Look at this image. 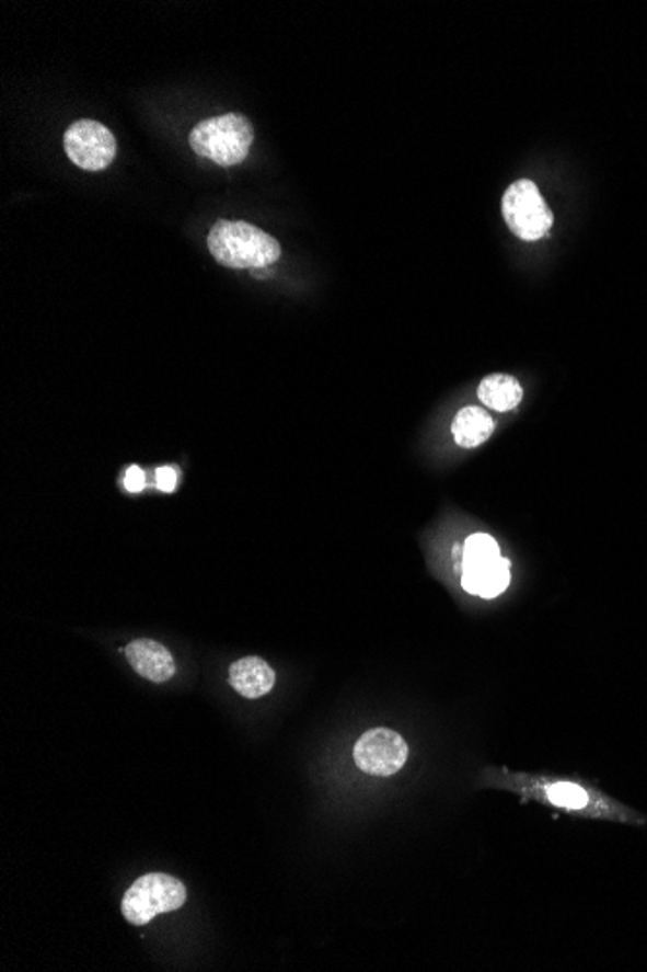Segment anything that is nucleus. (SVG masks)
<instances>
[{"label": "nucleus", "instance_id": "f257e3e1", "mask_svg": "<svg viewBox=\"0 0 647 972\" xmlns=\"http://www.w3.org/2000/svg\"><path fill=\"white\" fill-rule=\"evenodd\" d=\"M208 249L223 266L246 271L278 263L281 247L274 237L246 221L219 220L208 236Z\"/></svg>", "mask_w": 647, "mask_h": 972}, {"label": "nucleus", "instance_id": "f03ea898", "mask_svg": "<svg viewBox=\"0 0 647 972\" xmlns=\"http://www.w3.org/2000/svg\"><path fill=\"white\" fill-rule=\"evenodd\" d=\"M253 127L243 115H221L203 121L190 133L194 152L218 165H236L249 156L253 146Z\"/></svg>", "mask_w": 647, "mask_h": 972}, {"label": "nucleus", "instance_id": "7ed1b4c3", "mask_svg": "<svg viewBox=\"0 0 647 972\" xmlns=\"http://www.w3.org/2000/svg\"><path fill=\"white\" fill-rule=\"evenodd\" d=\"M186 903V888L167 873H148L136 880L123 899V914L130 924L143 926L158 914L173 913Z\"/></svg>", "mask_w": 647, "mask_h": 972}, {"label": "nucleus", "instance_id": "20e7f679", "mask_svg": "<svg viewBox=\"0 0 647 972\" xmlns=\"http://www.w3.org/2000/svg\"><path fill=\"white\" fill-rule=\"evenodd\" d=\"M502 214L513 236L523 241H538L553 226V214L530 179H521L508 186L502 198Z\"/></svg>", "mask_w": 647, "mask_h": 972}, {"label": "nucleus", "instance_id": "39448f33", "mask_svg": "<svg viewBox=\"0 0 647 972\" xmlns=\"http://www.w3.org/2000/svg\"><path fill=\"white\" fill-rule=\"evenodd\" d=\"M407 755L409 750L404 737L388 728L365 732L354 750L357 767L374 777H392L404 767Z\"/></svg>", "mask_w": 647, "mask_h": 972}, {"label": "nucleus", "instance_id": "423d86ee", "mask_svg": "<svg viewBox=\"0 0 647 972\" xmlns=\"http://www.w3.org/2000/svg\"><path fill=\"white\" fill-rule=\"evenodd\" d=\"M65 150L70 161L88 171L105 170L115 160L117 142L107 127L95 121L82 118L68 128Z\"/></svg>", "mask_w": 647, "mask_h": 972}, {"label": "nucleus", "instance_id": "0eeeda50", "mask_svg": "<svg viewBox=\"0 0 647 972\" xmlns=\"http://www.w3.org/2000/svg\"><path fill=\"white\" fill-rule=\"evenodd\" d=\"M125 656L138 676L146 677L153 684H165L175 676V660L171 652L152 639H138L128 643Z\"/></svg>", "mask_w": 647, "mask_h": 972}, {"label": "nucleus", "instance_id": "6e6552de", "mask_svg": "<svg viewBox=\"0 0 647 972\" xmlns=\"http://www.w3.org/2000/svg\"><path fill=\"white\" fill-rule=\"evenodd\" d=\"M229 684L246 699H261L274 689L276 672L261 656H246L231 664Z\"/></svg>", "mask_w": 647, "mask_h": 972}, {"label": "nucleus", "instance_id": "1a4fd4ad", "mask_svg": "<svg viewBox=\"0 0 647 972\" xmlns=\"http://www.w3.org/2000/svg\"><path fill=\"white\" fill-rule=\"evenodd\" d=\"M510 584V563L498 558L473 565H463L462 586L481 598H495Z\"/></svg>", "mask_w": 647, "mask_h": 972}, {"label": "nucleus", "instance_id": "9d476101", "mask_svg": "<svg viewBox=\"0 0 647 972\" xmlns=\"http://www.w3.org/2000/svg\"><path fill=\"white\" fill-rule=\"evenodd\" d=\"M495 425V420L488 415L487 410L467 407L455 414L452 435L460 447L475 448L483 445L493 435Z\"/></svg>", "mask_w": 647, "mask_h": 972}, {"label": "nucleus", "instance_id": "9b49d317", "mask_svg": "<svg viewBox=\"0 0 647 972\" xmlns=\"http://www.w3.org/2000/svg\"><path fill=\"white\" fill-rule=\"evenodd\" d=\"M477 394L485 407L493 408L496 412H510L520 404L523 389L512 375L496 373L481 381Z\"/></svg>", "mask_w": 647, "mask_h": 972}, {"label": "nucleus", "instance_id": "f8f14e48", "mask_svg": "<svg viewBox=\"0 0 647 972\" xmlns=\"http://www.w3.org/2000/svg\"><path fill=\"white\" fill-rule=\"evenodd\" d=\"M498 558H500V548H498L495 538L488 534H471L463 546V565H473V563H483V561H493Z\"/></svg>", "mask_w": 647, "mask_h": 972}, {"label": "nucleus", "instance_id": "ddd939ff", "mask_svg": "<svg viewBox=\"0 0 647 972\" xmlns=\"http://www.w3.org/2000/svg\"><path fill=\"white\" fill-rule=\"evenodd\" d=\"M546 796L555 805L568 808V810H581L589 802L588 792L571 782H558V785L546 788Z\"/></svg>", "mask_w": 647, "mask_h": 972}, {"label": "nucleus", "instance_id": "4468645a", "mask_svg": "<svg viewBox=\"0 0 647 972\" xmlns=\"http://www.w3.org/2000/svg\"><path fill=\"white\" fill-rule=\"evenodd\" d=\"M177 480L178 473L175 468H160L158 473H155L158 488L161 491H167V493H173V491L177 490Z\"/></svg>", "mask_w": 647, "mask_h": 972}, {"label": "nucleus", "instance_id": "2eb2a0df", "mask_svg": "<svg viewBox=\"0 0 647 972\" xmlns=\"http://www.w3.org/2000/svg\"><path fill=\"white\" fill-rule=\"evenodd\" d=\"M143 485H146V473L138 466H130L127 470V476H125V488L130 493H138V491L143 490Z\"/></svg>", "mask_w": 647, "mask_h": 972}]
</instances>
